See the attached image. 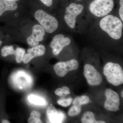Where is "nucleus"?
Wrapping results in <instances>:
<instances>
[{"label": "nucleus", "mask_w": 123, "mask_h": 123, "mask_svg": "<svg viewBox=\"0 0 123 123\" xmlns=\"http://www.w3.org/2000/svg\"><path fill=\"white\" fill-rule=\"evenodd\" d=\"M1 123H9V121L7 120L6 119H4L3 120H2L1 121Z\"/></svg>", "instance_id": "nucleus-27"}, {"label": "nucleus", "mask_w": 123, "mask_h": 123, "mask_svg": "<svg viewBox=\"0 0 123 123\" xmlns=\"http://www.w3.org/2000/svg\"><path fill=\"white\" fill-rule=\"evenodd\" d=\"M81 106L74 105L69 111L68 115L69 116H77L81 112Z\"/></svg>", "instance_id": "nucleus-19"}, {"label": "nucleus", "mask_w": 123, "mask_h": 123, "mask_svg": "<svg viewBox=\"0 0 123 123\" xmlns=\"http://www.w3.org/2000/svg\"><path fill=\"white\" fill-rule=\"evenodd\" d=\"M25 50L23 49L17 48L15 50L16 61L17 63H21L23 60Z\"/></svg>", "instance_id": "nucleus-18"}, {"label": "nucleus", "mask_w": 123, "mask_h": 123, "mask_svg": "<svg viewBox=\"0 0 123 123\" xmlns=\"http://www.w3.org/2000/svg\"><path fill=\"white\" fill-rule=\"evenodd\" d=\"M45 30L41 25H35L33 27L32 34L27 38V41L30 46H37L39 42L43 39Z\"/></svg>", "instance_id": "nucleus-10"}, {"label": "nucleus", "mask_w": 123, "mask_h": 123, "mask_svg": "<svg viewBox=\"0 0 123 123\" xmlns=\"http://www.w3.org/2000/svg\"><path fill=\"white\" fill-rule=\"evenodd\" d=\"M10 0L11 1H17L18 0Z\"/></svg>", "instance_id": "nucleus-30"}, {"label": "nucleus", "mask_w": 123, "mask_h": 123, "mask_svg": "<svg viewBox=\"0 0 123 123\" xmlns=\"http://www.w3.org/2000/svg\"><path fill=\"white\" fill-rule=\"evenodd\" d=\"M103 73L110 84L116 86L123 84V69L118 64L108 62L104 66Z\"/></svg>", "instance_id": "nucleus-2"}, {"label": "nucleus", "mask_w": 123, "mask_h": 123, "mask_svg": "<svg viewBox=\"0 0 123 123\" xmlns=\"http://www.w3.org/2000/svg\"></svg>", "instance_id": "nucleus-31"}, {"label": "nucleus", "mask_w": 123, "mask_h": 123, "mask_svg": "<svg viewBox=\"0 0 123 123\" xmlns=\"http://www.w3.org/2000/svg\"><path fill=\"white\" fill-rule=\"evenodd\" d=\"M1 55L5 57L9 55H15V50L12 46H5L1 50Z\"/></svg>", "instance_id": "nucleus-17"}, {"label": "nucleus", "mask_w": 123, "mask_h": 123, "mask_svg": "<svg viewBox=\"0 0 123 123\" xmlns=\"http://www.w3.org/2000/svg\"><path fill=\"white\" fill-rule=\"evenodd\" d=\"M72 98H69L67 99H60L57 101V103L62 106L67 107L70 105L72 103Z\"/></svg>", "instance_id": "nucleus-20"}, {"label": "nucleus", "mask_w": 123, "mask_h": 123, "mask_svg": "<svg viewBox=\"0 0 123 123\" xmlns=\"http://www.w3.org/2000/svg\"><path fill=\"white\" fill-rule=\"evenodd\" d=\"M40 0L43 4L48 7L51 6L53 2L52 0Z\"/></svg>", "instance_id": "nucleus-24"}, {"label": "nucleus", "mask_w": 123, "mask_h": 123, "mask_svg": "<svg viewBox=\"0 0 123 123\" xmlns=\"http://www.w3.org/2000/svg\"><path fill=\"white\" fill-rule=\"evenodd\" d=\"M113 0H94L89 6L91 12L98 17L107 15L114 7Z\"/></svg>", "instance_id": "nucleus-4"}, {"label": "nucleus", "mask_w": 123, "mask_h": 123, "mask_svg": "<svg viewBox=\"0 0 123 123\" xmlns=\"http://www.w3.org/2000/svg\"><path fill=\"white\" fill-rule=\"evenodd\" d=\"M35 19L47 33H53L58 27L57 19L42 10H39L35 14Z\"/></svg>", "instance_id": "nucleus-3"}, {"label": "nucleus", "mask_w": 123, "mask_h": 123, "mask_svg": "<svg viewBox=\"0 0 123 123\" xmlns=\"http://www.w3.org/2000/svg\"><path fill=\"white\" fill-rule=\"evenodd\" d=\"M47 115L51 123H62L65 117L64 113L57 111L52 105L50 106L48 108Z\"/></svg>", "instance_id": "nucleus-12"}, {"label": "nucleus", "mask_w": 123, "mask_h": 123, "mask_svg": "<svg viewBox=\"0 0 123 123\" xmlns=\"http://www.w3.org/2000/svg\"><path fill=\"white\" fill-rule=\"evenodd\" d=\"M84 74L90 85H98L102 81V77L101 74L90 64H86L84 66Z\"/></svg>", "instance_id": "nucleus-6"}, {"label": "nucleus", "mask_w": 123, "mask_h": 123, "mask_svg": "<svg viewBox=\"0 0 123 123\" xmlns=\"http://www.w3.org/2000/svg\"><path fill=\"white\" fill-rule=\"evenodd\" d=\"M120 7L119 9V15L120 17L122 20V22L123 21V0H120Z\"/></svg>", "instance_id": "nucleus-21"}, {"label": "nucleus", "mask_w": 123, "mask_h": 123, "mask_svg": "<svg viewBox=\"0 0 123 123\" xmlns=\"http://www.w3.org/2000/svg\"><path fill=\"white\" fill-rule=\"evenodd\" d=\"M106 101L104 108L107 111L116 112L119 110L120 98L116 91L111 89H107L105 92Z\"/></svg>", "instance_id": "nucleus-8"}, {"label": "nucleus", "mask_w": 123, "mask_h": 123, "mask_svg": "<svg viewBox=\"0 0 123 123\" xmlns=\"http://www.w3.org/2000/svg\"><path fill=\"white\" fill-rule=\"evenodd\" d=\"M90 98L86 95H82L76 98L73 102V105L81 106L86 105L89 103Z\"/></svg>", "instance_id": "nucleus-16"}, {"label": "nucleus", "mask_w": 123, "mask_h": 123, "mask_svg": "<svg viewBox=\"0 0 123 123\" xmlns=\"http://www.w3.org/2000/svg\"><path fill=\"white\" fill-rule=\"evenodd\" d=\"M70 43V38L65 37L62 34H59L53 37L50 46L52 49L53 54L56 55L59 54L65 47L69 45Z\"/></svg>", "instance_id": "nucleus-9"}, {"label": "nucleus", "mask_w": 123, "mask_h": 123, "mask_svg": "<svg viewBox=\"0 0 123 123\" xmlns=\"http://www.w3.org/2000/svg\"><path fill=\"white\" fill-rule=\"evenodd\" d=\"M28 123H41L42 120L40 119H36L32 117H30L28 120Z\"/></svg>", "instance_id": "nucleus-23"}, {"label": "nucleus", "mask_w": 123, "mask_h": 123, "mask_svg": "<svg viewBox=\"0 0 123 123\" xmlns=\"http://www.w3.org/2000/svg\"><path fill=\"white\" fill-rule=\"evenodd\" d=\"M28 99L31 103L35 105L43 106L46 104V101L43 98L34 95H30L28 97Z\"/></svg>", "instance_id": "nucleus-15"}, {"label": "nucleus", "mask_w": 123, "mask_h": 123, "mask_svg": "<svg viewBox=\"0 0 123 123\" xmlns=\"http://www.w3.org/2000/svg\"><path fill=\"white\" fill-rule=\"evenodd\" d=\"M55 93L56 95L60 96V97H61L63 94V93L62 89V88H58L55 91Z\"/></svg>", "instance_id": "nucleus-26"}, {"label": "nucleus", "mask_w": 123, "mask_h": 123, "mask_svg": "<svg viewBox=\"0 0 123 123\" xmlns=\"http://www.w3.org/2000/svg\"><path fill=\"white\" fill-rule=\"evenodd\" d=\"M99 26L102 30L115 40H119L122 36L123 23L119 18L107 15L101 19Z\"/></svg>", "instance_id": "nucleus-1"}, {"label": "nucleus", "mask_w": 123, "mask_h": 123, "mask_svg": "<svg viewBox=\"0 0 123 123\" xmlns=\"http://www.w3.org/2000/svg\"><path fill=\"white\" fill-rule=\"evenodd\" d=\"M63 91V94L68 95L70 93V89L68 87L66 86H63L62 88Z\"/></svg>", "instance_id": "nucleus-25"}, {"label": "nucleus", "mask_w": 123, "mask_h": 123, "mask_svg": "<svg viewBox=\"0 0 123 123\" xmlns=\"http://www.w3.org/2000/svg\"><path fill=\"white\" fill-rule=\"evenodd\" d=\"M30 117L36 119H40L41 115L39 112L36 111H33L31 113Z\"/></svg>", "instance_id": "nucleus-22"}, {"label": "nucleus", "mask_w": 123, "mask_h": 123, "mask_svg": "<svg viewBox=\"0 0 123 123\" xmlns=\"http://www.w3.org/2000/svg\"><path fill=\"white\" fill-rule=\"evenodd\" d=\"M79 65L77 61L71 59L64 62H58L54 65V69L57 76L63 77L69 72L76 70Z\"/></svg>", "instance_id": "nucleus-7"}, {"label": "nucleus", "mask_w": 123, "mask_h": 123, "mask_svg": "<svg viewBox=\"0 0 123 123\" xmlns=\"http://www.w3.org/2000/svg\"><path fill=\"white\" fill-rule=\"evenodd\" d=\"M2 42L0 40V46H1V44H2Z\"/></svg>", "instance_id": "nucleus-29"}, {"label": "nucleus", "mask_w": 123, "mask_h": 123, "mask_svg": "<svg viewBox=\"0 0 123 123\" xmlns=\"http://www.w3.org/2000/svg\"><path fill=\"white\" fill-rule=\"evenodd\" d=\"M82 123H105L103 121H97L94 113L91 111H87L84 113L81 119Z\"/></svg>", "instance_id": "nucleus-14"}, {"label": "nucleus", "mask_w": 123, "mask_h": 123, "mask_svg": "<svg viewBox=\"0 0 123 123\" xmlns=\"http://www.w3.org/2000/svg\"><path fill=\"white\" fill-rule=\"evenodd\" d=\"M46 48L43 45H37L27 50L28 53L25 54L23 57V61L25 64L28 63L35 57L41 56L44 55Z\"/></svg>", "instance_id": "nucleus-11"}, {"label": "nucleus", "mask_w": 123, "mask_h": 123, "mask_svg": "<svg viewBox=\"0 0 123 123\" xmlns=\"http://www.w3.org/2000/svg\"><path fill=\"white\" fill-rule=\"evenodd\" d=\"M121 97H122V98H123V91H122V92H121Z\"/></svg>", "instance_id": "nucleus-28"}, {"label": "nucleus", "mask_w": 123, "mask_h": 123, "mask_svg": "<svg viewBox=\"0 0 123 123\" xmlns=\"http://www.w3.org/2000/svg\"><path fill=\"white\" fill-rule=\"evenodd\" d=\"M18 8V5L15 1L10 0H0V16L5 11H14Z\"/></svg>", "instance_id": "nucleus-13"}, {"label": "nucleus", "mask_w": 123, "mask_h": 123, "mask_svg": "<svg viewBox=\"0 0 123 123\" xmlns=\"http://www.w3.org/2000/svg\"><path fill=\"white\" fill-rule=\"evenodd\" d=\"M84 9V6L81 4L77 5L75 3L70 4L66 7L67 14L64 17L65 22L71 29L75 28L77 17L81 13Z\"/></svg>", "instance_id": "nucleus-5"}]
</instances>
